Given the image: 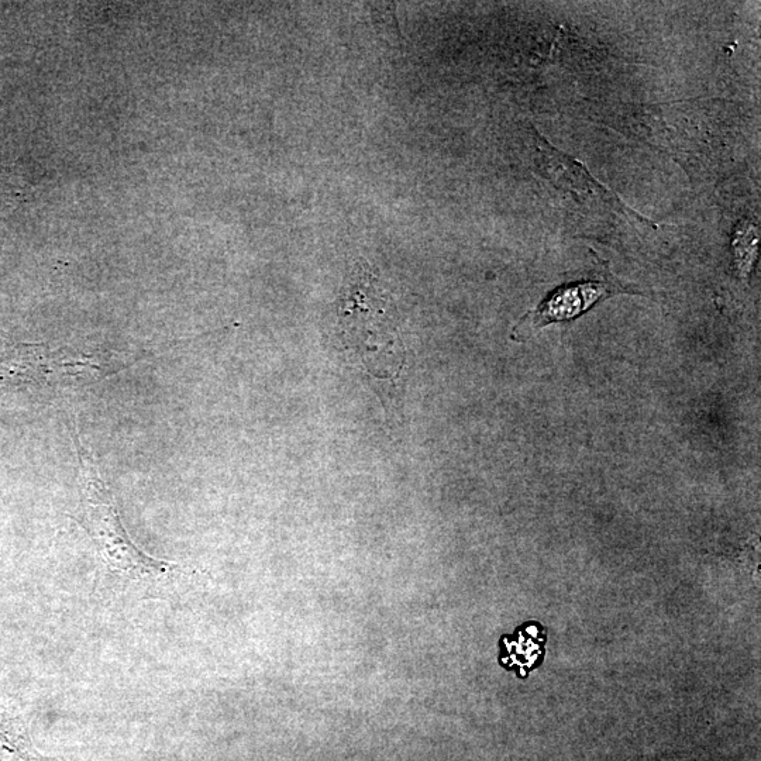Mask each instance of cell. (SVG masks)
<instances>
[{
    "mask_svg": "<svg viewBox=\"0 0 761 761\" xmlns=\"http://www.w3.org/2000/svg\"><path fill=\"white\" fill-rule=\"evenodd\" d=\"M79 457L81 508L75 521L81 523L109 573L126 583L147 590H161L177 583L181 567L172 561L156 559L141 550L123 525L116 499L103 481L94 457L79 436H75Z\"/></svg>",
    "mask_w": 761,
    "mask_h": 761,
    "instance_id": "cell-1",
    "label": "cell"
},
{
    "mask_svg": "<svg viewBox=\"0 0 761 761\" xmlns=\"http://www.w3.org/2000/svg\"><path fill=\"white\" fill-rule=\"evenodd\" d=\"M612 294L614 291L604 282H584L560 289L529 316L530 325L540 327L547 323L577 318L599 299Z\"/></svg>",
    "mask_w": 761,
    "mask_h": 761,
    "instance_id": "cell-2",
    "label": "cell"
},
{
    "mask_svg": "<svg viewBox=\"0 0 761 761\" xmlns=\"http://www.w3.org/2000/svg\"><path fill=\"white\" fill-rule=\"evenodd\" d=\"M0 761H53L34 746L27 723L16 711L0 704Z\"/></svg>",
    "mask_w": 761,
    "mask_h": 761,
    "instance_id": "cell-3",
    "label": "cell"
},
{
    "mask_svg": "<svg viewBox=\"0 0 761 761\" xmlns=\"http://www.w3.org/2000/svg\"><path fill=\"white\" fill-rule=\"evenodd\" d=\"M757 243H759V232H757L756 227L750 223H743L736 232L735 241H733L736 267H738L742 277H746L752 270L757 254Z\"/></svg>",
    "mask_w": 761,
    "mask_h": 761,
    "instance_id": "cell-4",
    "label": "cell"
}]
</instances>
